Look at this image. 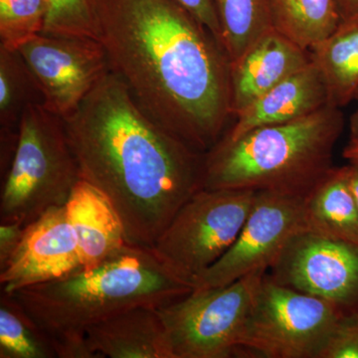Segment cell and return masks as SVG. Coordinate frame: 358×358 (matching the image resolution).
Returning a JSON list of instances; mask_svg holds the SVG:
<instances>
[{
    "label": "cell",
    "mask_w": 358,
    "mask_h": 358,
    "mask_svg": "<svg viewBox=\"0 0 358 358\" xmlns=\"http://www.w3.org/2000/svg\"><path fill=\"white\" fill-rule=\"evenodd\" d=\"M32 105H43V95L31 71L20 52L0 46V131L18 133Z\"/></svg>",
    "instance_id": "44dd1931"
},
{
    "label": "cell",
    "mask_w": 358,
    "mask_h": 358,
    "mask_svg": "<svg viewBox=\"0 0 358 358\" xmlns=\"http://www.w3.org/2000/svg\"><path fill=\"white\" fill-rule=\"evenodd\" d=\"M43 32L56 36L82 37L100 41L96 0H46Z\"/></svg>",
    "instance_id": "cb8c5ba5"
},
{
    "label": "cell",
    "mask_w": 358,
    "mask_h": 358,
    "mask_svg": "<svg viewBox=\"0 0 358 358\" xmlns=\"http://www.w3.org/2000/svg\"><path fill=\"white\" fill-rule=\"evenodd\" d=\"M346 169H348V182L358 206V164H348Z\"/></svg>",
    "instance_id": "f546056e"
},
{
    "label": "cell",
    "mask_w": 358,
    "mask_h": 358,
    "mask_svg": "<svg viewBox=\"0 0 358 358\" xmlns=\"http://www.w3.org/2000/svg\"><path fill=\"white\" fill-rule=\"evenodd\" d=\"M266 273H252L223 287L194 289L157 308L174 358H228L241 350Z\"/></svg>",
    "instance_id": "8992f818"
},
{
    "label": "cell",
    "mask_w": 358,
    "mask_h": 358,
    "mask_svg": "<svg viewBox=\"0 0 358 358\" xmlns=\"http://www.w3.org/2000/svg\"><path fill=\"white\" fill-rule=\"evenodd\" d=\"M327 105L331 103L326 82L312 61L235 115L223 136L236 138L261 127L296 121Z\"/></svg>",
    "instance_id": "5bb4252c"
},
{
    "label": "cell",
    "mask_w": 358,
    "mask_h": 358,
    "mask_svg": "<svg viewBox=\"0 0 358 358\" xmlns=\"http://www.w3.org/2000/svg\"><path fill=\"white\" fill-rule=\"evenodd\" d=\"M312 63L310 52L275 28L241 57L230 62V107L233 119L264 94Z\"/></svg>",
    "instance_id": "4fadbf2b"
},
{
    "label": "cell",
    "mask_w": 358,
    "mask_h": 358,
    "mask_svg": "<svg viewBox=\"0 0 358 358\" xmlns=\"http://www.w3.org/2000/svg\"><path fill=\"white\" fill-rule=\"evenodd\" d=\"M308 232L358 245V206L346 166H334L305 197Z\"/></svg>",
    "instance_id": "e0dca14e"
},
{
    "label": "cell",
    "mask_w": 358,
    "mask_h": 358,
    "mask_svg": "<svg viewBox=\"0 0 358 358\" xmlns=\"http://www.w3.org/2000/svg\"><path fill=\"white\" fill-rule=\"evenodd\" d=\"M47 14L46 0H0V46L17 50L43 32Z\"/></svg>",
    "instance_id": "603a6c76"
},
{
    "label": "cell",
    "mask_w": 358,
    "mask_h": 358,
    "mask_svg": "<svg viewBox=\"0 0 358 358\" xmlns=\"http://www.w3.org/2000/svg\"><path fill=\"white\" fill-rule=\"evenodd\" d=\"M0 357L57 358L50 338L13 294H0Z\"/></svg>",
    "instance_id": "7402d4cb"
},
{
    "label": "cell",
    "mask_w": 358,
    "mask_h": 358,
    "mask_svg": "<svg viewBox=\"0 0 358 358\" xmlns=\"http://www.w3.org/2000/svg\"><path fill=\"white\" fill-rule=\"evenodd\" d=\"M221 43L230 62L274 28L270 0H213Z\"/></svg>",
    "instance_id": "ffe728a7"
},
{
    "label": "cell",
    "mask_w": 358,
    "mask_h": 358,
    "mask_svg": "<svg viewBox=\"0 0 358 358\" xmlns=\"http://www.w3.org/2000/svg\"><path fill=\"white\" fill-rule=\"evenodd\" d=\"M267 273L279 284L345 313L358 308V245L305 231L289 241Z\"/></svg>",
    "instance_id": "8fae6325"
},
{
    "label": "cell",
    "mask_w": 358,
    "mask_h": 358,
    "mask_svg": "<svg viewBox=\"0 0 358 358\" xmlns=\"http://www.w3.org/2000/svg\"><path fill=\"white\" fill-rule=\"evenodd\" d=\"M345 124L341 108L327 105L296 121L223 136L204 154L202 188L306 196L333 169Z\"/></svg>",
    "instance_id": "277c9868"
},
{
    "label": "cell",
    "mask_w": 358,
    "mask_h": 358,
    "mask_svg": "<svg viewBox=\"0 0 358 358\" xmlns=\"http://www.w3.org/2000/svg\"><path fill=\"white\" fill-rule=\"evenodd\" d=\"M66 210L82 268L93 267L128 244L121 218L109 199L83 179L71 192Z\"/></svg>",
    "instance_id": "2e32d148"
},
{
    "label": "cell",
    "mask_w": 358,
    "mask_h": 358,
    "mask_svg": "<svg viewBox=\"0 0 358 358\" xmlns=\"http://www.w3.org/2000/svg\"><path fill=\"white\" fill-rule=\"evenodd\" d=\"M341 22H358V0H336Z\"/></svg>",
    "instance_id": "83f0119b"
},
{
    "label": "cell",
    "mask_w": 358,
    "mask_h": 358,
    "mask_svg": "<svg viewBox=\"0 0 358 358\" xmlns=\"http://www.w3.org/2000/svg\"><path fill=\"white\" fill-rule=\"evenodd\" d=\"M86 338L95 358H174L155 308H134L113 315L90 327Z\"/></svg>",
    "instance_id": "9a60e30c"
},
{
    "label": "cell",
    "mask_w": 358,
    "mask_h": 358,
    "mask_svg": "<svg viewBox=\"0 0 358 358\" xmlns=\"http://www.w3.org/2000/svg\"><path fill=\"white\" fill-rule=\"evenodd\" d=\"M81 267L66 205L54 207L26 226L20 246L0 268L1 292L60 279Z\"/></svg>",
    "instance_id": "7c38bea8"
},
{
    "label": "cell",
    "mask_w": 358,
    "mask_h": 358,
    "mask_svg": "<svg viewBox=\"0 0 358 358\" xmlns=\"http://www.w3.org/2000/svg\"><path fill=\"white\" fill-rule=\"evenodd\" d=\"M343 157L350 164H358V138H350L343 150Z\"/></svg>",
    "instance_id": "f1b7e54d"
},
{
    "label": "cell",
    "mask_w": 358,
    "mask_h": 358,
    "mask_svg": "<svg viewBox=\"0 0 358 358\" xmlns=\"http://www.w3.org/2000/svg\"><path fill=\"white\" fill-rule=\"evenodd\" d=\"M256 195L255 190L201 188L176 212L152 250L193 286L236 241Z\"/></svg>",
    "instance_id": "52a82bcc"
},
{
    "label": "cell",
    "mask_w": 358,
    "mask_h": 358,
    "mask_svg": "<svg viewBox=\"0 0 358 358\" xmlns=\"http://www.w3.org/2000/svg\"><path fill=\"white\" fill-rule=\"evenodd\" d=\"M24 226L20 223H0V268L3 267L20 246Z\"/></svg>",
    "instance_id": "4316f807"
},
{
    "label": "cell",
    "mask_w": 358,
    "mask_h": 358,
    "mask_svg": "<svg viewBox=\"0 0 358 358\" xmlns=\"http://www.w3.org/2000/svg\"><path fill=\"white\" fill-rule=\"evenodd\" d=\"M110 72L141 110L205 154L227 131L230 61L222 45L173 0H96Z\"/></svg>",
    "instance_id": "6da1fadb"
},
{
    "label": "cell",
    "mask_w": 358,
    "mask_h": 358,
    "mask_svg": "<svg viewBox=\"0 0 358 358\" xmlns=\"http://www.w3.org/2000/svg\"><path fill=\"white\" fill-rule=\"evenodd\" d=\"M305 197L257 192L255 202L236 241L193 282L194 289L223 287L255 272H268L289 241L308 231Z\"/></svg>",
    "instance_id": "9c48e42d"
},
{
    "label": "cell",
    "mask_w": 358,
    "mask_h": 358,
    "mask_svg": "<svg viewBox=\"0 0 358 358\" xmlns=\"http://www.w3.org/2000/svg\"><path fill=\"white\" fill-rule=\"evenodd\" d=\"M345 313L334 303L279 284L266 273L241 350L267 358H319Z\"/></svg>",
    "instance_id": "ba28073f"
},
{
    "label": "cell",
    "mask_w": 358,
    "mask_h": 358,
    "mask_svg": "<svg viewBox=\"0 0 358 358\" xmlns=\"http://www.w3.org/2000/svg\"><path fill=\"white\" fill-rule=\"evenodd\" d=\"M17 51L41 90L44 107L61 117L74 112L110 71L96 39L40 33Z\"/></svg>",
    "instance_id": "30bf717a"
},
{
    "label": "cell",
    "mask_w": 358,
    "mask_h": 358,
    "mask_svg": "<svg viewBox=\"0 0 358 358\" xmlns=\"http://www.w3.org/2000/svg\"><path fill=\"white\" fill-rule=\"evenodd\" d=\"M355 101H357V109L352 113L350 119V138H358V92Z\"/></svg>",
    "instance_id": "4dcf8cb0"
},
{
    "label": "cell",
    "mask_w": 358,
    "mask_h": 358,
    "mask_svg": "<svg viewBox=\"0 0 358 358\" xmlns=\"http://www.w3.org/2000/svg\"><path fill=\"white\" fill-rule=\"evenodd\" d=\"M193 289L152 248L126 244L93 267L10 294L50 338L57 358H95L90 327L131 308L166 307Z\"/></svg>",
    "instance_id": "3957f363"
},
{
    "label": "cell",
    "mask_w": 358,
    "mask_h": 358,
    "mask_svg": "<svg viewBox=\"0 0 358 358\" xmlns=\"http://www.w3.org/2000/svg\"><path fill=\"white\" fill-rule=\"evenodd\" d=\"M63 120L80 178L109 199L127 243L152 248L201 189L204 154L150 119L110 71Z\"/></svg>",
    "instance_id": "7a4b0ae2"
},
{
    "label": "cell",
    "mask_w": 358,
    "mask_h": 358,
    "mask_svg": "<svg viewBox=\"0 0 358 358\" xmlns=\"http://www.w3.org/2000/svg\"><path fill=\"white\" fill-rule=\"evenodd\" d=\"M270 4L275 29L306 49L341 24L336 0H270Z\"/></svg>",
    "instance_id": "d6986e66"
},
{
    "label": "cell",
    "mask_w": 358,
    "mask_h": 358,
    "mask_svg": "<svg viewBox=\"0 0 358 358\" xmlns=\"http://www.w3.org/2000/svg\"><path fill=\"white\" fill-rule=\"evenodd\" d=\"M174 2L188 11L193 17L196 18L205 27L210 30L221 43L220 27L216 15L213 0H173Z\"/></svg>",
    "instance_id": "484cf974"
},
{
    "label": "cell",
    "mask_w": 358,
    "mask_h": 358,
    "mask_svg": "<svg viewBox=\"0 0 358 358\" xmlns=\"http://www.w3.org/2000/svg\"><path fill=\"white\" fill-rule=\"evenodd\" d=\"M326 82L329 103L348 106L358 92V22H341L326 39L308 49Z\"/></svg>",
    "instance_id": "ac0fdd59"
},
{
    "label": "cell",
    "mask_w": 358,
    "mask_h": 358,
    "mask_svg": "<svg viewBox=\"0 0 358 358\" xmlns=\"http://www.w3.org/2000/svg\"><path fill=\"white\" fill-rule=\"evenodd\" d=\"M64 120L43 105L25 110L13 162L2 178L0 222L26 226L54 207L64 206L79 182Z\"/></svg>",
    "instance_id": "5b68a950"
},
{
    "label": "cell",
    "mask_w": 358,
    "mask_h": 358,
    "mask_svg": "<svg viewBox=\"0 0 358 358\" xmlns=\"http://www.w3.org/2000/svg\"><path fill=\"white\" fill-rule=\"evenodd\" d=\"M319 358H358V308L339 320Z\"/></svg>",
    "instance_id": "d4e9b609"
}]
</instances>
